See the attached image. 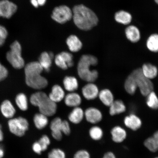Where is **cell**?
Returning a JSON list of instances; mask_svg holds the SVG:
<instances>
[{"instance_id": "1f68e13d", "label": "cell", "mask_w": 158, "mask_h": 158, "mask_svg": "<svg viewBox=\"0 0 158 158\" xmlns=\"http://www.w3.org/2000/svg\"><path fill=\"white\" fill-rule=\"evenodd\" d=\"M90 137L95 141L101 139L103 135V132L100 127L94 126L90 128L89 131Z\"/></svg>"}, {"instance_id": "d6a6232c", "label": "cell", "mask_w": 158, "mask_h": 158, "mask_svg": "<svg viewBox=\"0 0 158 158\" xmlns=\"http://www.w3.org/2000/svg\"><path fill=\"white\" fill-rule=\"evenodd\" d=\"M144 145L149 151L152 152L158 151V143L152 136L145 140Z\"/></svg>"}, {"instance_id": "f35d334b", "label": "cell", "mask_w": 158, "mask_h": 158, "mask_svg": "<svg viewBox=\"0 0 158 158\" xmlns=\"http://www.w3.org/2000/svg\"><path fill=\"white\" fill-rule=\"evenodd\" d=\"M74 158H90V156L88 151L81 150L77 152L75 154Z\"/></svg>"}, {"instance_id": "ba28073f", "label": "cell", "mask_w": 158, "mask_h": 158, "mask_svg": "<svg viewBox=\"0 0 158 158\" xmlns=\"http://www.w3.org/2000/svg\"><path fill=\"white\" fill-rule=\"evenodd\" d=\"M51 17L56 23L64 24L72 19V9L66 5L58 6L53 9Z\"/></svg>"}, {"instance_id": "60d3db41", "label": "cell", "mask_w": 158, "mask_h": 158, "mask_svg": "<svg viewBox=\"0 0 158 158\" xmlns=\"http://www.w3.org/2000/svg\"><path fill=\"white\" fill-rule=\"evenodd\" d=\"M8 74V72L7 69L0 62V81L5 80Z\"/></svg>"}, {"instance_id": "cb8c5ba5", "label": "cell", "mask_w": 158, "mask_h": 158, "mask_svg": "<svg viewBox=\"0 0 158 158\" xmlns=\"http://www.w3.org/2000/svg\"><path fill=\"white\" fill-rule=\"evenodd\" d=\"M99 98L105 105L110 106L114 102L113 94L108 89H104L99 93Z\"/></svg>"}, {"instance_id": "4fadbf2b", "label": "cell", "mask_w": 158, "mask_h": 158, "mask_svg": "<svg viewBox=\"0 0 158 158\" xmlns=\"http://www.w3.org/2000/svg\"><path fill=\"white\" fill-rule=\"evenodd\" d=\"M124 123L126 127L133 131L139 129L141 127L142 124L140 118L134 114H131L126 116L124 118Z\"/></svg>"}, {"instance_id": "e0dca14e", "label": "cell", "mask_w": 158, "mask_h": 158, "mask_svg": "<svg viewBox=\"0 0 158 158\" xmlns=\"http://www.w3.org/2000/svg\"><path fill=\"white\" fill-rule=\"evenodd\" d=\"M66 44L71 52H76L80 51L82 47L81 41L75 35H71L67 39Z\"/></svg>"}, {"instance_id": "603a6c76", "label": "cell", "mask_w": 158, "mask_h": 158, "mask_svg": "<svg viewBox=\"0 0 158 158\" xmlns=\"http://www.w3.org/2000/svg\"><path fill=\"white\" fill-rule=\"evenodd\" d=\"M126 110V107L124 102L122 100H114L110 106L109 112L110 115L114 116L123 113Z\"/></svg>"}, {"instance_id": "ac0fdd59", "label": "cell", "mask_w": 158, "mask_h": 158, "mask_svg": "<svg viewBox=\"0 0 158 158\" xmlns=\"http://www.w3.org/2000/svg\"><path fill=\"white\" fill-rule=\"evenodd\" d=\"M49 97L52 101L57 103L60 102L65 97V92L60 86L55 85L52 87V90L48 95Z\"/></svg>"}, {"instance_id": "7bdbcfd3", "label": "cell", "mask_w": 158, "mask_h": 158, "mask_svg": "<svg viewBox=\"0 0 158 158\" xmlns=\"http://www.w3.org/2000/svg\"><path fill=\"white\" fill-rule=\"evenodd\" d=\"M102 158H116V157L113 153L109 152L105 154Z\"/></svg>"}, {"instance_id": "2e32d148", "label": "cell", "mask_w": 158, "mask_h": 158, "mask_svg": "<svg viewBox=\"0 0 158 158\" xmlns=\"http://www.w3.org/2000/svg\"><path fill=\"white\" fill-rule=\"evenodd\" d=\"M0 109L3 115L6 118L10 119L13 118L16 112L14 106L8 100H5L2 102Z\"/></svg>"}, {"instance_id": "681fc988", "label": "cell", "mask_w": 158, "mask_h": 158, "mask_svg": "<svg viewBox=\"0 0 158 158\" xmlns=\"http://www.w3.org/2000/svg\"><path fill=\"white\" fill-rule=\"evenodd\" d=\"M155 2L158 5V0H155Z\"/></svg>"}, {"instance_id": "7c38bea8", "label": "cell", "mask_w": 158, "mask_h": 158, "mask_svg": "<svg viewBox=\"0 0 158 158\" xmlns=\"http://www.w3.org/2000/svg\"><path fill=\"white\" fill-rule=\"evenodd\" d=\"M63 120L60 118L57 117L51 121L50 127L52 135L55 139L60 141L62 137V125Z\"/></svg>"}, {"instance_id": "7402d4cb", "label": "cell", "mask_w": 158, "mask_h": 158, "mask_svg": "<svg viewBox=\"0 0 158 158\" xmlns=\"http://www.w3.org/2000/svg\"><path fill=\"white\" fill-rule=\"evenodd\" d=\"M84 112L81 108L75 107L69 114V119L73 123L77 124L80 123L83 119Z\"/></svg>"}, {"instance_id": "7dc6e473", "label": "cell", "mask_w": 158, "mask_h": 158, "mask_svg": "<svg viewBox=\"0 0 158 158\" xmlns=\"http://www.w3.org/2000/svg\"><path fill=\"white\" fill-rule=\"evenodd\" d=\"M39 6H44L47 0H37Z\"/></svg>"}, {"instance_id": "5b68a950", "label": "cell", "mask_w": 158, "mask_h": 158, "mask_svg": "<svg viewBox=\"0 0 158 158\" xmlns=\"http://www.w3.org/2000/svg\"><path fill=\"white\" fill-rule=\"evenodd\" d=\"M10 49L7 53L6 59L14 68L20 69L25 67V61L21 55L22 48L20 43L15 41L10 46Z\"/></svg>"}, {"instance_id": "4dcf8cb0", "label": "cell", "mask_w": 158, "mask_h": 158, "mask_svg": "<svg viewBox=\"0 0 158 158\" xmlns=\"http://www.w3.org/2000/svg\"><path fill=\"white\" fill-rule=\"evenodd\" d=\"M147 96V106L152 109H158V98L155 93L152 91Z\"/></svg>"}, {"instance_id": "d4e9b609", "label": "cell", "mask_w": 158, "mask_h": 158, "mask_svg": "<svg viewBox=\"0 0 158 158\" xmlns=\"http://www.w3.org/2000/svg\"><path fill=\"white\" fill-rule=\"evenodd\" d=\"M64 88L66 90L72 92L77 89L78 83L77 80L75 77L66 76L63 81Z\"/></svg>"}, {"instance_id": "8992f818", "label": "cell", "mask_w": 158, "mask_h": 158, "mask_svg": "<svg viewBox=\"0 0 158 158\" xmlns=\"http://www.w3.org/2000/svg\"><path fill=\"white\" fill-rule=\"evenodd\" d=\"M131 74L135 79L137 87L143 96H147L150 92L152 91L154 86L151 80L146 78L142 73L141 68L134 70Z\"/></svg>"}, {"instance_id": "e575fe53", "label": "cell", "mask_w": 158, "mask_h": 158, "mask_svg": "<svg viewBox=\"0 0 158 158\" xmlns=\"http://www.w3.org/2000/svg\"><path fill=\"white\" fill-rule=\"evenodd\" d=\"M48 158H66V155L62 150L59 149H54L49 152Z\"/></svg>"}, {"instance_id": "f1b7e54d", "label": "cell", "mask_w": 158, "mask_h": 158, "mask_svg": "<svg viewBox=\"0 0 158 158\" xmlns=\"http://www.w3.org/2000/svg\"><path fill=\"white\" fill-rule=\"evenodd\" d=\"M147 48L151 52H158V34H153L150 35L147 40Z\"/></svg>"}, {"instance_id": "74e56055", "label": "cell", "mask_w": 158, "mask_h": 158, "mask_svg": "<svg viewBox=\"0 0 158 158\" xmlns=\"http://www.w3.org/2000/svg\"><path fill=\"white\" fill-rule=\"evenodd\" d=\"M8 35L6 29L0 25V47L2 46L5 41Z\"/></svg>"}, {"instance_id": "f907efd6", "label": "cell", "mask_w": 158, "mask_h": 158, "mask_svg": "<svg viewBox=\"0 0 158 158\" xmlns=\"http://www.w3.org/2000/svg\"><path fill=\"white\" fill-rule=\"evenodd\" d=\"M155 158H158V157H155Z\"/></svg>"}, {"instance_id": "9c48e42d", "label": "cell", "mask_w": 158, "mask_h": 158, "mask_svg": "<svg viewBox=\"0 0 158 158\" xmlns=\"http://www.w3.org/2000/svg\"><path fill=\"white\" fill-rule=\"evenodd\" d=\"M17 7L15 4L8 0L0 1V17L9 19L16 11Z\"/></svg>"}, {"instance_id": "f6af8a7d", "label": "cell", "mask_w": 158, "mask_h": 158, "mask_svg": "<svg viewBox=\"0 0 158 158\" xmlns=\"http://www.w3.org/2000/svg\"><path fill=\"white\" fill-rule=\"evenodd\" d=\"M4 155V150L3 147L0 144V158H2Z\"/></svg>"}, {"instance_id": "3957f363", "label": "cell", "mask_w": 158, "mask_h": 158, "mask_svg": "<svg viewBox=\"0 0 158 158\" xmlns=\"http://www.w3.org/2000/svg\"><path fill=\"white\" fill-rule=\"evenodd\" d=\"M96 57L90 55H84L81 57L78 64V73L80 78L85 81L93 82L98 78V74L95 70H91L92 66L98 64Z\"/></svg>"}, {"instance_id": "ab89813d", "label": "cell", "mask_w": 158, "mask_h": 158, "mask_svg": "<svg viewBox=\"0 0 158 158\" xmlns=\"http://www.w3.org/2000/svg\"><path fill=\"white\" fill-rule=\"evenodd\" d=\"M62 132L66 135H69L71 129L69 122L66 120H63L62 125Z\"/></svg>"}, {"instance_id": "484cf974", "label": "cell", "mask_w": 158, "mask_h": 158, "mask_svg": "<svg viewBox=\"0 0 158 158\" xmlns=\"http://www.w3.org/2000/svg\"><path fill=\"white\" fill-rule=\"evenodd\" d=\"M114 19L117 22L126 25L131 22L132 17L131 14L127 12L120 10L116 13Z\"/></svg>"}, {"instance_id": "d590c367", "label": "cell", "mask_w": 158, "mask_h": 158, "mask_svg": "<svg viewBox=\"0 0 158 158\" xmlns=\"http://www.w3.org/2000/svg\"><path fill=\"white\" fill-rule=\"evenodd\" d=\"M64 58L68 68H71L74 65V62L73 60V56L71 53L64 51L60 53Z\"/></svg>"}, {"instance_id": "52a82bcc", "label": "cell", "mask_w": 158, "mask_h": 158, "mask_svg": "<svg viewBox=\"0 0 158 158\" xmlns=\"http://www.w3.org/2000/svg\"><path fill=\"white\" fill-rule=\"evenodd\" d=\"M8 125L11 133L19 137L25 135L29 126L27 120L22 117L10 118L8 122Z\"/></svg>"}, {"instance_id": "277c9868", "label": "cell", "mask_w": 158, "mask_h": 158, "mask_svg": "<svg viewBox=\"0 0 158 158\" xmlns=\"http://www.w3.org/2000/svg\"><path fill=\"white\" fill-rule=\"evenodd\" d=\"M30 102L33 106L39 108L40 113L48 117L53 116L56 113V103L52 101L44 92H38L31 95Z\"/></svg>"}, {"instance_id": "8d00e7d4", "label": "cell", "mask_w": 158, "mask_h": 158, "mask_svg": "<svg viewBox=\"0 0 158 158\" xmlns=\"http://www.w3.org/2000/svg\"><path fill=\"white\" fill-rule=\"evenodd\" d=\"M38 142L42 148L43 151H46L51 143L50 139L47 135H43Z\"/></svg>"}, {"instance_id": "4316f807", "label": "cell", "mask_w": 158, "mask_h": 158, "mask_svg": "<svg viewBox=\"0 0 158 158\" xmlns=\"http://www.w3.org/2000/svg\"><path fill=\"white\" fill-rule=\"evenodd\" d=\"M35 125L37 129L41 130L48 125V116L40 112L35 114L33 118Z\"/></svg>"}, {"instance_id": "836d02e7", "label": "cell", "mask_w": 158, "mask_h": 158, "mask_svg": "<svg viewBox=\"0 0 158 158\" xmlns=\"http://www.w3.org/2000/svg\"><path fill=\"white\" fill-rule=\"evenodd\" d=\"M55 64L59 68L65 70L68 69V67L66 64L64 58L60 54L55 56L54 58Z\"/></svg>"}, {"instance_id": "44dd1931", "label": "cell", "mask_w": 158, "mask_h": 158, "mask_svg": "<svg viewBox=\"0 0 158 158\" xmlns=\"http://www.w3.org/2000/svg\"><path fill=\"white\" fill-rule=\"evenodd\" d=\"M141 69L144 76L149 80L155 78L157 76V67L149 63L143 64Z\"/></svg>"}, {"instance_id": "5bb4252c", "label": "cell", "mask_w": 158, "mask_h": 158, "mask_svg": "<svg viewBox=\"0 0 158 158\" xmlns=\"http://www.w3.org/2000/svg\"><path fill=\"white\" fill-rule=\"evenodd\" d=\"M54 58V55L52 52H44L41 53L39 59V63L43 70L46 72H49L52 65V61Z\"/></svg>"}, {"instance_id": "c3c4849f", "label": "cell", "mask_w": 158, "mask_h": 158, "mask_svg": "<svg viewBox=\"0 0 158 158\" xmlns=\"http://www.w3.org/2000/svg\"><path fill=\"white\" fill-rule=\"evenodd\" d=\"M152 137L158 142V130L154 133Z\"/></svg>"}, {"instance_id": "6da1fadb", "label": "cell", "mask_w": 158, "mask_h": 158, "mask_svg": "<svg viewBox=\"0 0 158 158\" xmlns=\"http://www.w3.org/2000/svg\"><path fill=\"white\" fill-rule=\"evenodd\" d=\"M73 18L76 26L81 30L89 31L97 25L98 19L91 9L83 4L75 6L72 9Z\"/></svg>"}, {"instance_id": "9a60e30c", "label": "cell", "mask_w": 158, "mask_h": 158, "mask_svg": "<svg viewBox=\"0 0 158 158\" xmlns=\"http://www.w3.org/2000/svg\"><path fill=\"white\" fill-rule=\"evenodd\" d=\"M112 139L114 143H121L126 139L127 134L126 130L120 126H116L112 128L110 131Z\"/></svg>"}, {"instance_id": "ee69618b", "label": "cell", "mask_w": 158, "mask_h": 158, "mask_svg": "<svg viewBox=\"0 0 158 158\" xmlns=\"http://www.w3.org/2000/svg\"><path fill=\"white\" fill-rule=\"evenodd\" d=\"M31 5L35 8H37L39 6L37 0H31Z\"/></svg>"}, {"instance_id": "ffe728a7", "label": "cell", "mask_w": 158, "mask_h": 158, "mask_svg": "<svg viewBox=\"0 0 158 158\" xmlns=\"http://www.w3.org/2000/svg\"><path fill=\"white\" fill-rule=\"evenodd\" d=\"M125 33L127 39L132 43L138 42L141 38L139 30L135 26L131 25L127 27Z\"/></svg>"}, {"instance_id": "d6986e66", "label": "cell", "mask_w": 158, "mask_h": 158, "mask_svg": "<svg viewBox=\"0 0 158 158\" xmlns=\"http://www.w3.org/2000/svg\"><path fill=\"white\" fill-rule=\"evenodd\" d=\"M64 98L65 104L70 107H77L82 102L80 96L76 93H70L65 96Z\"/></svg>"}, {"instance_id": "30bf717a", "label": "cell", "mask_w": 158, "mask_h": 158, "mask_svg": "<svg viewBox=\"0 0 158 158\" xmlns=\"http://www.w3.org/2000/svg\"><path fill=\"white\" fill-rule=\"evenodd\" d=\"M87 121L92 124H96L101 121L102 115L101 112L97 108H89L84 113Z\"/></svg>"}, {"instance_id": "bcb514c9", "label": "cell", "mask_w": 158, "mask_h": 158, "mask_svg": "<svg viewBox=\"0 0 158 158\" xmlns=\"http://www.w3.org/2000/svg\"><path fill=\"white\" fill-rule=\"evenodd\" d=\"M3 133L2 130V127L1 124H0V142L2 141L3 139Z\"/></svg>"}, {"instance_id": "7a4b0ae2", "label": "cell", "mask_w": 158, "mask_h": 158, "mask_svg": "<svg viewBox=\"0 0 158 158\" xmlns=\"http://www.w3.org/2000/svg\"><path fill=\"white\" fill-rule=\"evenodd\" d=\"M24 70L26 83L30 87L40 90L48 85V81L41 75L43 69L38 62L28 63Z\"/></svg>"}, {"instance_id": "83f0119b", "label": "cell", "mask_w": 158, "mask_h": 158, "mask_svg": "<svg viewBox=\"0 0 158 158\" xmlns=\"http://www.w3.org/2000/svg\"><path fill=\"white\" fill-rule=\"evenodd\" d=\"M137 88V86L135 79L131 73L126 79L124 83V88L127 93L133 95L135 94Z\"/></svg>"}, {"instance_id": "8fae6325", "label": "cell", "mask_w": 158, "mask_h": 158, "mask_svg": "<svg viewBox=\"0 0 158 158\" xmlns=\"http://www.w3.org/2000/svg\"><path fill=\"white\" fill-rule=\"evenodd\" d=\"M82 92L84 98L88 100H94L98 96L99 93L98 86L93 82H89L83 87Z\"/></svg>"}, {"instance_id": "f546056e", "label": "cell", "mask_w": 158, "mask_h": 158, "mask_svg": "<svg viewBox=\"0 0 158 158\" xmlns=\"http://www.w3.org/2000/svg\"><path fill=\"white\" fill-rule=\"evenodd\" d=\"M15 102L18 107L23 111H25L28 109V102L27 97L24 94L20 93L16 97Z\"/></svg>"}, {"instance_id": "b9f144b4", "label": "cell", "mask_w": 158, "mask_h": 158, "mask_svg": "<svg viewBox=\"0 0 158 158\" xmlns=\"http://www.w3.org/2000/svg\"><path fill=\"white\" fill-rule=\"evenodd\" d=\"M32 149L35 153L39 154V155H40L43 151L42 148L38 141L35 142L33 143L32 146Z\"/></svg>"}]
</instances>
